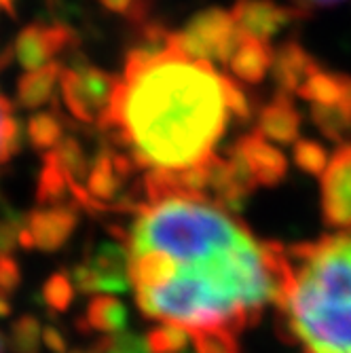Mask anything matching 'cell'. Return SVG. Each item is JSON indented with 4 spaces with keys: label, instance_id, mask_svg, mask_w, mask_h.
<instances>
[{
    "label": "cell",
    "instance_id": "11",
    "mask_svg": "<svg viewBox=\"0 0 351 353\" xmlns=\"http://www.w3.org/2000/svg\"><path fill=\"white\" fill-rule=\"evenodd\" d=\"M257 132L275 144H297L301 132V112L288 93H277L261 110Z\"/></svg>",
    "mask_w": 351,
    "mask_h": 353
},
{
    "label": "cell",
    "instance_id": "7",
    "mask_svg": "<svg viewBox=\"0 0 351 353\" xmlns=\"http://www.w3.org/2000/svg\"><path fill=\"white\" fill-rule=\"evenodd\" d=\"M229 161L252 188L259 184H277L288 172V161L281 150L259 132L239 138L229 152Z\"/></svg>",
    "mask_w": 351,
    "mask_h": 353
},
{
    "label": "cell",
    "instance_id": "1",
    "mask_svg": "<svg viewBox=\"0 0 351 353\" xmlns=\"http://www.w3.org/2000/svg\"><path fill=\"white\" fill-rule=\"evenodd\" d=\"M248 117L239 83L184 53L168 32L127 55L102 125L134 163L174 176L214 159L231 121Z\"/></svg>",
    "mask_w": 351,
    "mask_h": 353
},
{
    "label": "cell",
    "instance_id": "20",
    "mask_svg": "<svg viewBox=\"0 0 351 353\" xmlns=\"http://www.w3.org/2000/svg\"><path fill=\"white\" fill-rule=\"evenodd\" d=\"M197 353H239L237 339L231 334H205L195 339Z\"/></svg>",
    "mask_w": 351,
    "mask_h": 353
},
{
    "label": "cell",
    "instance_id": "25",
    "mask_svg": "<svg viewBox=\"0 0 351 353\" xmlns=\"http://www.w3.org/2000/svg\"><path fill=\"white\" fill-rule=\"evenodd\" d=\"M0 296H3V292H0Z\"/></svg>",
    "mask_w": 351,
    "mask_h": 353
},
{
    "label": "cell",
    "instance_id": "8",
    "mask_svg": "<svg viewBox=\"0 0 351 353\" xmlns=\"http://www.w3.org/2000/svg\"><path fill=\"white\" fill-rule=\"evenodd\" d=\"M322 214L328 227L351 229V144L339 146L322 172Z\"/></svg>",
    "mask_w": 351,
    "mask_h": 353
},
{
    "label": "cell",
    "instance_id": "3",
    "mask_svg": "<svg viewBox=\"0 0 351 353\" xmlns=\"http://www.w3.org/2000/svg\"><path fill=\"white\" fill-rule=\"evenodd\" d=\"M279 322L303 353H351V229L285 248Z\"/></svg>",
    "mask_w": 351,
    "mask_h": 353
},
{
    "label": "cell",
    "instance_id": "16",
    "mask_svg": "<svg viewBox=\"0 0 351 353\" xmlns=\"http://www.w3.org/2000/svg\"><path fill=\"white\" fill-rule=\"evenodd\" d=\"M7 57L0 55V68L5 66ZM19 148V121L11 102L0 91V165L7 163Z\"/></svg>",
    "mask_w": 351,
    "mask_h": 353
},
{
    "label": "cell",
    "instance_id": "22",
    "mask_svg": "<svg viewBox=\"0 0 351 353\" xmlns=\"http://www.w3.org/2000/svg\"><path fill=\"white\" fill-rule=\"evenodd\" d=\"M292 3L297 5V9H301V11H307V9L332 7V5L341 3V0H292Z\"/></svg>",
    "mask_w": 351,
    "mask_h": 353
},
{
    "label": "cell",
    "instance_id": "10",
    "mask_svg": "<svg viewBox=\"0 0 351 353\" xmlns=\"http://www.w3.org/2000/svg\"><path fill=\"white\" fill-rule=\"evenodd\" d=\"M231 13L243 34L271 43L275 34L288 28L305 11L281 7L273 0H237Z\"/></svg>",
    "mask_w": 351,
    "mask_h": 353
},
{
    "label": "cell",
    "instance_id": "18",
    "mask_svg": "<svg viewBox=\"0 0 351 353\" xmlns=\"http://www.w3.org/2000/svg\"><path fill=\"white\" fill-rule=\"evenodd\" d=\"M30 138L39 148H55L61 140V125L53 114H37L30 121Z\"/></svg>",
    "mask_w": 351,
    "mask_h": 353
},
{
    "label": "cell",
    "instance_id": "13",
    "mask_svg": "<svg viewBox=\"0 0 351 353\" xmlns=\"http://www.w3.org/2000/svg\"><path fill=\"white\" fill-rule=\"evenodd\" d=\"M273 53L275 51H273L271 43L243 34L233 57L227 63V68L231 70V74L237 83L241 81V83L257 85V83L265 81V77L271 72Z\"/></svg>",
    "mask_w": 351,
    "mask_h": 353
},
{
    "label": "cell",
    "instance_id": "21",
    "mask_svg": "<svg viewBox=\"0 0 351 353\" xmlns=\"http://www.w3.org/2000/svg\"><path fill=\"white\" fill-rule=\"evenodd\" d=\"M102 3L106 9L130 17H138L140 13H144V0H102Z\"/></svg>",
    "mask_w": 351,
    "mask_h": 353
},
{
    "label": "cell",
    "instance_id": "24",
    "mask_svg": "<svg viewBox=\"0 0 351 353\" xmlns=\"http://www.w3.org/2000/svg\"><path fill=\"white\" fill-rule=\"evenodd\" d=\"M0 353H5V339H3V334H0Z\"/></svg>",
    "mask_w": 351,
    "mask_h": 353
},
{
    "label": "cell",
    "instance_id": "4",
    "mask_svg": "<svg viewBox=\"0 0 351 353\" xmlns=\"http://www.w3.org/2000/svg\"><path fill=\"white\" fill-rule=\"evenodd\" d=\"M172 41L190 57L203 59L212 66H227L243 32L231 11L205 9L188 19L180 32H170Z\"/></svg>",
    "mask_w": 351,
    "mask_h": 353
},
{
    "label": "cell",
    "instance_id": "19",
    "mask_svg": "<svg viewBox=\"0 0 351 353\" xmlns=\"http://www.w3.org/2000/svg\"><path fill=\"white\" fill-rule=\"evenodd\" d=\"M188 345V334L174 326H163L152 330L148 336V349L152 353H178Z\"/></svg>",
    "mask_w": 351,
    "mask_h": 353
},
{
    "label": "cell",
    "instance_id": "2",
    "mask_svg": "<svg viewBox=\"0 0 351 353\" xmlns=\"http://www.w3.org/2000/svg\"><path fill=\"white\" fill-rule=\"evenodd\" d=\"M285 275V248L257 237L235 250L186 263L157 254L127 256V277L140 311L193 339L237 336L269 303L277 305Z\"/></svg>",
    "mask_w": 351,
    "mask_h": 353
},
{
    "label": "cell",
    "instance_id": "17",
    "mask_svg": "<svg viewBox=\"0 0 351 353\" xmlns=\"http://www.w3.org/2000/svg\"><path fill=\"white\" fill-rule=\"evenodd\" d=\"M294 163L309 174H322L328 163V152L313 140H301L294 144Z\"/></svg>",
    "mask_w": 351,
    "mask_h": 353
},
{
    "label": "cell",
    "instance_id": "15",
    "mask_svg": "<svg viewBox=\"0 0 351 353\" xmlns=\"http://www.w3.org/2000/svg\"><path fill=\"white\" fill-rule=\"evenodd\" d=\"M59 74H61L59 63L49 66V68L26 72L23 79L19 81V87H17L19 104L26 108H37V106L47 104L53 98L55 87L59 85Z\"/></svg>",
    "mask_w": 351,
    "mask_h": 353
},
{
    "label": "cell",
    "instance_id": "12",
    "mask_svg": "<svg viewBox=\"0 0 351 353\" xmlns=\"http://www.w3.org/2000/svg\"><path fill=\"white\" fill-rule=\"evenodd\" d=\"M317 68H320V63L299 43H285L273 53L271 74L279 87V93H297Z\"/></svg>",
    "mask_w": 351,
    "mask_h": 353
},
{
    "label": "cell",
    "instance_id": "14",
    "mask_svg": "<svg viewBox=\"0 0 351 353\" xmlns=\"http://www.w3.org/2000/svg\"><path fill=\"white\" fill-rule=\"evenodd\" d=\"M72 229V214L66 208H51L43 214H37V218H32L28 235L30 241L43 245V248H55L68 237Z\"/></svg>",
    "mask_w": 351,
    "mask_h": 353
},
{
    "label": "cell",
    "instance_id": "23",
    "mask_svg": "<svg viewBox=\"0 0 351 353\" xmlns=\"http://www.w3.org/2000/svg\"><path fill=\"white\" fill-rule=\"evenodd\" d=\"M15 5H17V0H0V13L13 15L15 13Z\"/></svg>",
    "mask_w": 351,
    "mask_h": 353
},
{
    "label": "cell",
    "instance_id": "9",
    "mask_svg": "<svg viewBox=\"0 0 351 353\" xmlns=\"http://www.w3.org/2000/svg\"><path fill=\"white\" fill-rule=\"evenodd\" d=\"M72 43V32L61 26H30L17 39V57L26 72L59 63V55Z\"/></svg>",
    "mask_w": 351,
    "mask_h": 353
},
{
    "label": "cell",
    "instance_id": "6",
    "mask_svg": "<svg viewBox=\"0 0 351 353\" xmlns=\"http://www.w3.org/2000/svg\"><path fill=\"white\" fill-rule=\"evenodd\" d=\"M59 89L72 117L83 123H104L112 100L114 79L91 66L61 68Z\"/></svg>",
    "mask_w": 351,
    "mask_h": 353
},
{
    "label": "cell",
    "instance_id": "5",
    "mask_svg": "<svg viewBox=\"0 0 351 353\" xmlns=\"http://www.w3.org/2000/svg\"><path fill=\"white\" fill-rule=\"evenodd\" d=\"M297 95L309 104L311 121L324 136L341 140L351 132V77L320 66Z\"/></svg>",
    "mask_w": 351,
    "mask_h": 353
}]
</instances>
